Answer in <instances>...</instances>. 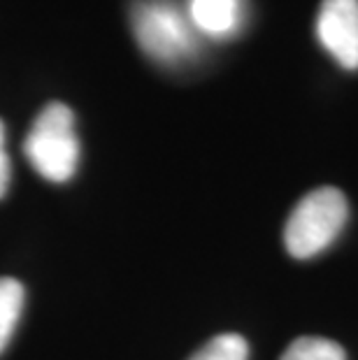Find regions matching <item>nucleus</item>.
I'll return each instance as SVG.
<instances>
[{
    "mask_svg": "<svg viewBox=\"0 0 358 360\" xmlns=\"http://www.w3.org/2000/svg\"><path fill=\"white\" fill-rule=\"evenodd\" d=\"M140 49L163 65H181L198 51V33L186 10L170 0H140L131 14Z\"/></svg>",
    "mask_w": 358,
    "mask_h": 360,
    "instance_id": "1",
    "label": "nucleus"
},
{
    "mask_svg": "<svg viewBox=\"0 0 358 360\" xmlns=\"http://www.w3.org/2000/svg\"><path fill=\"white\" fill-rule=\"evenodd\" d=\"M24 154L33 170L47 181L72 179L79 163V140L75 135V114L63 103H49L37 114L26 135Z\"/></svg>",
    "mask_w": 358,
    "mask_h": 360,
    "instance_id": "2",
    "label": "nucleus"
},
{
    "mask_svg": "<svg viewBox=\"0 0 358 360\" xmlns=\"http://www.w3.org/2000/svg\"><path fill=\"white\" fill-rule=\"evenodd\" d=\"M349 217V205L342 191L324 186L312 191L293 207L284 228L286 251L293 258H312L331 247Z\"/></svg>",
    "mask_w": 358,
    "mask_h": 360,
    "instance_id": "3",
    "label": "nucleus"
},
{
    "mask_svg": "<svg viewBox=\"0 0 358 360\" xmlns=\"http://www.w3.org/2000/svg\"><path fill=\"white\" fill-rule=\"evenodd\" d=\"M317 37L345 70H358V0H324Z\"/></svg>",
    "mask_w": 358,
    "mask_h": 360,
    "instance_id": "4",
    "label": "nucleus"
},
{
    "mask_svg": "<svg viewBox=\"0 0 358 360\" xmlns=\"http://www.w3.org/2000/svg\"><path fill=\"white\" fill-rule=\"evenodd\" d=\"M186 14L196 33L226 40L245 24V0H188Z\"/></svg>",
    "mask_w": 358,
    "mask_h": 360,
    "instance_id": "5",
    "label": "nucleus"
},
{
    "mask_svg": "<svg viewBox=\"0 0 358 360\" xmlns=\"http://www.w3.org/2000/svg\"><path fill=\"white\" fill-rule=\"evenodd\" d=\"M24 302H26L24 286L17 279L0 277V354L5 351L14 330H17Z\"/></svg>",
    "mask_w": 358,
    "mask_h": 360,
    "instance_id": "6",
    "label": "nucleus"
},
{
    "mask_svg": "<svg viewBox=\"0 0 358 360\" xmlns=\"http://www.w3.org/2000/svg\"><path fill=\"white\" fill-rule=\"evenodd\" d=\"M279 360H347L345 349L326 337H298Z\"/></svg>",
    "mask_w": 358,
    "mask_h": 360,
    "instance_id": "7",
    "label": "nucleus"
},
{
    "mask_svg": "<svg viewBox=\"0 0 358 360\" xmlns=\"http://www.w3.org/2000/svg\"><path fill=\"white\" fill-rule=\"evenodd\" d=\"M191 360H249V344L235 333L217 335Z\"/></svg>",
    "mask_w": 358,
    "mask_h": 360,
    "instance_id": "8",
    "label": "nucleus"
},
{
    "mask_svg": "<svg viewBox=\"0 0 358 360\" xmlns=\"http://www.w3.org/2000/svg\"><path fill=\"white\" fill-rule=\"evenodd\" d=\"M10 179H12V165H10V156H7V147H5V126H3V121H0V198L10 188Z\"/></svg>",
    "mask_w": 358,
    "mask_h": 360,
    "instance_id": "9",
    "label": "nucleus"
}]
</instances>
